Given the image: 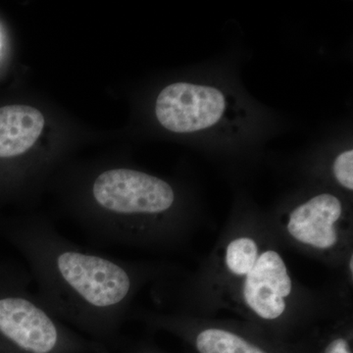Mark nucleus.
Listing matches in <instances>:
<instances>
[{
    "label": "nucleus",
    "instance_id": "1",
    "mask_svg": "<svg viewBox=\"0 0 353 353\" xmlns=\"http://www.w3.org/2000/svg\"><path fill=\"white\" fill-rule=\"evenodd\" d=\"M37 297L60 321L114 345L143 277L134 265L77 245L43 225L21 231Z\"/></svg>",
    "mask_w": 353,
    "mask_h": 353
},
{
    "label": "nucleus",
    "instance_id": "2",
    "mask_svg": "<svg viewBox=\"0 0 353 353\" xmlns=\"http://www.w3.org/2000/svg\"><path fill=\"white\" fill-rule=\"evenodd\" d=\"M90 199L101 211L94 225L97 243L145 245L139 220L168 212L176 201L170 183L132 169H110L95 176Z\"/></svg>",
    "mask_w": 353,
    "mask_h": 353
},
{
    "label": "nucleus",
    "instance_id": "3",
    "mask_svg": "<svg viewBox=\"0 0 353 353\" xmlns=\"http://www.w3.org/2000/svg\"><path fill=\"white\" fill-rule=\"evenodd\" d=\"M225 111V97L217 88L175 83L158 95L155 114L173 132L188 134L214 126Z\"/></svg>",
    "mask_w": 353,
    "mask_h": 353
},
{
    "label": "nucleus",
    "instance_id": "4",
    "mask_svg": "<svg viewBox=\"0 0 353 353\" xmlns=\"http://www.w3.org/2000/svg\"><path fill=\"white\" fill-rule=\"evenodd\" d=\"M241 280V299L253 315L274 321L285 314L294 284L280 253L271 248L260 252L256 263Z\"/></svg>",
    "mask_w": 353,
    "mask_h": 353
},
{
    "label": "nucleus",
    "instance_id": "5",
    "mask_svg": "<svg viewBox=\"0 0 353 353\" xmlns=\"http://www.w3.org/2000/svg\"><path fill=\"white\" fill-rule=\"evenodd\" d=\"M341 213L343 206L338 197L318 194L292 210L288 221V233L304 246L322 252L333 250L340 241L336 223Z\"/></svg>",
    "mask_w": 353,
    "mask_h": 353
},
{
    "label": "nucleus",
    "instance_id": "6",
    "mask_svg": "<svg viewBox=\"0 0 353 353\" xmlns=\"http://www.w3.org/2000/svg\"><path fill=\"white\" fill-rule=\"evenodd\" d=\"M44 117L29 105L0 108V158L23 154L38 141L43 132Z\"/></svg>",
    "mask_w": 353,
    "mask_h": 353
},
{
    "label": "nucleus",
    "instance_id": "7",
    "mask_svg": "<svg viewBox=\"0 0 353 353\" xmlns=\"http://www.w3.org/2000/svg\"><path fill=\"white\" fill-rule=\"evenodd\" d=\"M199 353H268L243 336L220 328L202 330L196 334Z\"/></svg>",
    "mask_w": 353,
    "mask_h": 353
},
{
    "label": "nucleus",
    "instance_id": "8",
    "mask_svg": "<svg viewBox=\"0 0 353 353\" xmlns=\"http://www.w3.org/2000/svg\"><path fill=\"white\" fill-rule=\"evenodd\" d=\"M257 241L250 236H239L228 243L225 250V268L234 278L243 279L252 270L259 259Z\"/></svg>",
    "mask_w": 353,
    "mask_h": 353
},
{
    "label": "nucleus",
    "instance_id": "9",
    "mask_svg": "<svg viewBox=\"0 0 353 353\" xmlns=\"http://www.w3.org/2000/svg\"><path fill=\"white\" fill-rule=\"evenodd\" d=\"M334 175L341 185L348 190H353V152L341 153L334 163Z\"/></svg>",
    "mask_w": 353,
    "mask_h": 353
},
{
    "label": "nucleus",
    "instance_id": "10",
    "mask_svg": "<svg viewBox=\"0 0 353 353\" xmlns=\"http://www.w3.org/2000/svg\"><path fill=\"white\" fill-rule=\"evenodd\" d=\"M324 353H352L350 350V343L343 338H336L330 341L328 345L325 348Z\"/></svg>",
    "mask_w": 353,
    "mask_h": 353
},
{
    "label": "nucleus",
    "instance_id": "11",
    "mask_svg": "<svg viewBox=\"0 0 353 353\" xmlns=\"http://www.w3.org/2000/svg\"><path fill=\"white\" fill-rule=\"evenodd\" d=\"M348 268H350V274H353V256H350V262H348Z\"/></svg>",
    "mask_w": 353,
    "mask_h": 353
}]
</instances>
